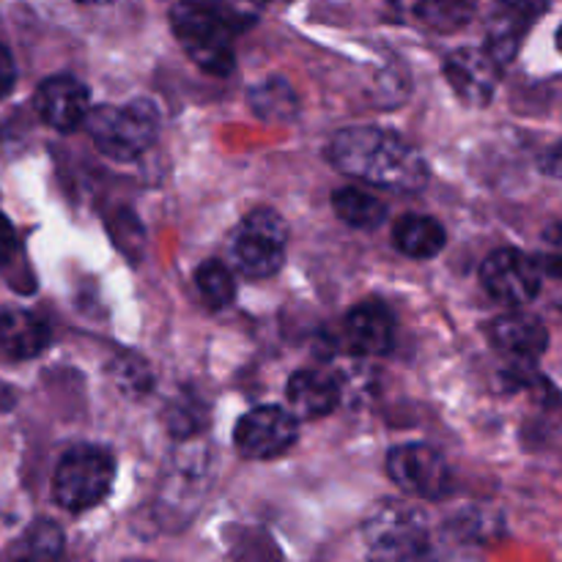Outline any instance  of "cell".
<instances>
[{"instance_id": "obj_1", "label": "cell", "mask_w": 562, "mask_h": 562, "mask_svg": "<svg viewBox=\"0 0 562 562\" xmlns=\"http://www.w3.org/2000/svg\"><path fill=\"white\" fill-rule=\"evenodd\" d=\"M327 157L340 173L393 192H417L428 184L426 157L398 132L349 126L329 140Z\"/></svg>"}, {"instance_id": "obj_2", "label": "cell", "mask_w": 562, "mask_h": 562, "mask_svg": "<svg viewBox=\"0 0 562 562\" xmlns=\"http://www.w3.org/2000/svg\"><path fill=\"white\" fill-rule=\"evenodd\" d=\"M99 151L119 162H132L154 146L159 135V110L148 99L124 104H99L82 121Z\"/></svg>"}, {"instance_id": "obj_3", "label": "cell", "mask_w": 562, "mask_h": 562, "mask_svg": "<svg viewBox=\"0 0 562 562\" xmlns=\"http://www.w3.org/2000/svg\"><path fill=\"white\" fill-rule=\"evenodd\" d=\"M170 27L190 60L214 77H225L236 69L234 33L228 31L217 11L201 0H181L170 9Z\"/></svg>"}, {"instance_id": "obj_4", "label": "cell", "mask_w": 562, "mask_h": 562, "mask_svg": "<svg viewBox=\"0 0 562 562\" xmlns=\"http://www.w3.org/2000/svg\"><path fill=\"white\" fill-rule=\"evenodd\" d=\"M115 483V459L102 445H77L60 456L53 475V497L69 514L97 508Z\"/></svg>"}, {"instance_id": "obj_5", "label": "cell", "mask_w": 562, "mask_h": 562, "mask_svg": "<svg viewBox=\"0 0 562 562\" xmlns=\"http://www.w3.org/2000/svg\"><path fill=\"white\" fill-rule=\"evenodd\" d=\"M368 562H431V532L420 510L384 503L366 521Z\"/></svg>"}, {"instance_id": "obj_6", "label": "cell", "mask_w": 562, "mask_h": 562, "mask_svg": "<svg viewBox=\"0 0 562 562\" xmlns=\"http://www.w3.org/2000/svg\"><path fill=\"white\" fill-rule=\"evenodd\" d=\"M289 225L274 209H252L231 234V261L245 278H272L285 258Z\"/></svg>"}, {"instance_id": "obj_7", "label": "cell", "mask_w": 562, "mask_h": 562, "mask_svg": "<svg viewBox=\"0 0 562 562\" xmlns=\"http://www.w3.org/2000/svg\"><path fill=\"white\" fill-rule=\"evenodd\" d=\"M387 475L406 494L423 499H442L453 488V472L437 448L423 442L398 445L387 453Z\"/></svg>"}, {"instance_id": "obj_8", "label": "cell", "mask_w": 562, "mask_h": 562, "mask_svg": "<svg viewBox=\"0 0 562 562\" xmlns=\"http://www.w3.org/2000/svg\"><path fill=\"white\" fill-rule=\"evenodd\" d=\"M300 439V426L283 406H256L239 417L234 431V445L245 459L269 461L289 453Z\"/></svg>"}, {"instance_id": "obj_9", "label": "cell", "mask_w": 562, "mask_h": 562, "mask_svg": "<svg viewBox=\"0 0 562 562\" xmlns=\"http://www.w3.org/2000/svg\"><path fill=\"white\" fill-rule=\"evenodd\" d=\"M481 283L497 302L519 307L541 294L543 267L516 247H503L483 261Z\"/></svg>"}, {"instance_id": "obj_10", "label": "cell", "mask_w": 562, "mask_h": 562, "mask_svg": "<svg viewBox=\"0 0 562 562\" xmlns=\"http://www.w3.org/2000/svg\"><path fill=\"white\" fill-rule=\"evenodd\" d=\"M445 77L456 97L470 108H486L497 93L499 64L481 47H461L445 55Z\"/></svg>"}, {"instance_id": "obj_11", "label": "cell", "mask_w": 562, "mask_h": 562, "mask_svg": "<svg viewBox=\"0 0 562 562\" xmlns=\"http://www.w3.org/2000/svg\"><path fill=\"white\" fill-rule=\"evenodd\" d=\"M36 113L49 130L58 132H75L80 130L86 121L88 110H91V93H88L86 82H80L71 75H53L38 86L36 97Z\"/></svg>"}, {"instance_id": "obj_12", "label": "cell", "mask_w": 562, "mask_h": 562, "mask_svg": "<svg viewBox=\"0 0 562 562\" xmlns=\"http://www.w3.org/2000/svg\"><path fill=\"white\" fill-rule=\"evenodd\" d=\"M494 349L508 355L516 366H532L549 349L547 324L530 313H505L488 327Z\"/></svg>"}, {"instance_id": "obj_13", "label": "cell", "mask_w": 562, "mask_h": 562, "mask_svg": "<svg viewBox=\"0 0 562 562\" xmlns=\"http://www.w3.org/2000/svg\"><path fill=\"white\" fill-rule=\"evenodd\" d=\"M344 338L355 355L376 357L393 349L395 318L382 302H362L351 307L344 324Z\"/></svg>"}, {"instance_id": "obj_14", "label": "cell", "mask_w": 562, "mask_h": 562, "mask_svg": "<svg viewBox=\"0 0 562 562\" xmlns=\"http://www.w3.org/2000/svg\"><path fill=\"white\" fill-rule=\"evenodd\" d=\"M289 404L291 415L302 417V420H316V417H327L338 409L340 384L333 373L322 371V368H305L296 371L289 379Z\"/></svg>"}, {"instance_id": "obj_15", "label": "cell", "mask_w": 562, "mask_h": 562, "mask_svg": "<svg viewBox=\"0 0 562 562\" xmlns=\"http://www.w3.org/2000/svg\"><path fill=\"white\" fill-rule=\"evenodd\" d=\"M53 340L47 322L31 311H3L0 313V351L14 360H33L44 355Z\"/></svg>"}, {"instance_id": "obj_16", "label": "cell", "mask_w": 562, "mask_h": 562, "mask_svg": "<svg viewBox=\"0 0 562 562\" xmlns=\"http://www.w3.org/2000/svg\"><path fill=\"white\" fill-rule=\"evenodd\" d=\"M393 241L406 258L415 261H428L437 258L448 245V234H445L442 223L426 214H404L393 228Z\"/></svg>"}, {"instance_id": "obj_17", "label": "cell", "mask_w": 562, "mask_h": 562, "mask_svg": "<svg viewBox=\"0 0 562 562\" xmlns=\"http://www.w3.org/2000/svg\"><path fill=\"white\" fill-rule=\"evenodd\" d=\"M333 209L346 225L360 231H373L387 220V206L360 187H340L333 192Z\"/></svg>"}, {"instance_id": "obj_18", "label": "cell", "mask_w": 562, "mask_h": 562, "mask_svg": "<svg viewBox=\"0 0 562 562\" xmlns=\"http://www.w3.org/2000/svg\"><path fill=\"white\" fill-rule=\"evenodd\" d=\"M5 562H64V532L49 519L36 521L11 547Z\"/></svg>"}, {"instance_id": "obj_19", "label": "cell", "mask_w": 562, "mask_h": 562, "mask_svg": "<svg viewBox=\"0 0 562 562\" xmlns=\"http://www.w3.org/2000/svg\"><path fill=\"white\" fill-rule=\"evenodd\" d=\"M108 376L124 398L140 401L154 390V371L135 351H121V355H115L108 366Z\"/></svg>"}, {"instance_id": "obj_20", "label": "cell", "mask_w": 562, "mask_h": 562, "mask_svg": "<svg viewBox=\"0 0 562 562\" xmlns=\"http://www.w3.org/2000/svg\"><path fill=\"white\" fill-rule=\"evenodd\" d=\"M296 93L291 86L280 77L261 82L256 91L250 93V108L252 113L261 115L263 121H289L296 115Z\"/></svg>"}, {"instance_id": "obj_21", "label": "cell", "mask_w": 562, "mask_h": 562, "mask_svg": "<svg viewBox=\"0 0 562 562\" xmlns=\"http://www.w3.org/2000/svg\"><path fill=\"white\" fill-rule=\"evenodd\" d=\"M195 285L201 291L203 302L214 311L220 307H228L236 296V283H234V274L225 263L220 261H203L201 267L195 269Z\"/></svg>"}, {"instance_id": "obj_22", "label": "cell", "mask_w": 562, "mask_h": 562, "mask_svg": "<svg viewBox=\"0 0 562 562\" xmlns=\"http://www.w3.org/2000/svg\"><path fill=\"white\" fill-rule=\"evenodd\" d=\"M165 426L179 439L195 437L206 428V406L192 398V395H187V398L176 401L165 409Z\"/></svg>"}, {"instance_id": "obj_23", "label": "cell", "mask_w": 562, "mask_h": 562, "mask_svg": "<svg viewBox=\"0 0 562 562\" xmlns=\"http://www.w3.org/2000/svg\"><path fill=\"white\" fill-rule=\"evenodd\" d=\"M417 11L428 25L439 27V31H453L470 20L472 3L470 0H420Z\"/></svg>"}, {"instance_id": "obj_24", "label": "cell", "mask_w": 562, "mask_h": 562, "mask_svg": "<svg viewBox=\"0 0 562 562\" xmlns=\"http://www.w3.org/2000/svg\"><path fill=\"white\" fill-rule=\"evenodd\" d=\"M209 5L217 11L231 33H241L261 20L267 0H209Z\"/></svg>"}, {"instance_id": "obj_25", "label": "cell", "mask_w": 562, "mask_h": 562, "mask_svg": "<svg viewBox=\"0 0 562 562\" xmlns=\"http://www.w3.org/2000/svg\"><path fill=\"white\" fill-rule=\"evenodd\" d=\"M16 86V66H14V58H11L9 49L0 44V99L9 97L11 91H14Z\"/></svg>"}, {"instance_id": "obj_26", "label": "cell", "mask_w": 562, "mask_h": 562, "mask_svg": "<svg viewBox=\"0 0 562 562\" xmlns=\"http://www.w3.org/2000/svg\"><path fill=\"white\" fill-rule=\"evenodd\" d=\"M20 250V241H16L14 228H11L9 220L0 214V263L14 261V252Z\"/></svg>"}, {"instance_id": "obj_27", "label": "cell", "mask_w": 562, "mask_h": 562, "mask_svg": "<svg viewBox=\"0 0 562 562\" xmlns=\"http://www.w3.org/2000/svg\"><path fill=\"white\" fill-rule=\"evenodd\" d=\"M547 173H552V176L560 173V146L549 148V168H547Z\"/></svg>"}, {"instance_id": "obj_28", "label": "cell", "mask_w": 562, "mask_h": 562, "mask_svg": "<svg viewBox=\"0 0 562 562\" xmlns=\"http://www.w3.org/2000/svg\"><path fill=\"white\" fill-rule=\"evenodd\" d=\"M77 3H82V5H113V3H119V0H77Z\"/></svg>"}, {"instance_id": "obj_29", "label": "cell", "mask_w": 562, "mask_h": 562, "mask_svg": "<svg viewBox=\"0 0 562 562\" xmlns=\"http://www.w3.org/2000/svg\"><path fill=\"white\" fill-rule=\"evenodd\" d=\"M278 3H291V0H278Z\"/></svg>"}]
</instances>
